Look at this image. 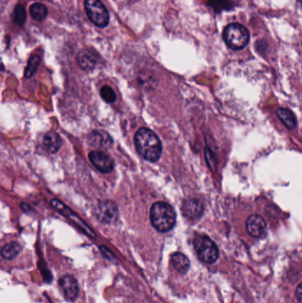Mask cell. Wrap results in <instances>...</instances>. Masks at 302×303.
I'll use <instances>...</instances> for the list:
<instances>
[{
  "label": "cell",
  "mask_w": 302,
  "mask_h": 303,
  "mask_svg": "<svg viewBox=\"0 0 302 303\" xmlns=\"http://www.w3.org/2000/svg\"><path fill=\"white\" fill-rule=\"evenodd\" d=\"M136 148L143 158L155 163L163 153V145L158 136L147 128H141L135 136Z\"/></svg>",
  "instance_id": "6da1fadb"
},
{
  "label": "cell",
  "mask_w": 302,
  "mask_h": 303,
  "mask_svg": "<svg viewBox=\"0 0 302 303\" xmlns=\"http://www.w3.org/2000/svg\"><path fill=\"white\" fill-rule=\"evenodd\" d=\"M150 219L153 226L158 232L167 233L174 228L177 222V215L171 206L160 201L152 206Z\"/></svg>",
  "instance_id": "7a4b0ae2"
},
{
  "label": "cell",
  "mask_w": 302,
  "mask_h": 303,
  "mask_svg": "<svg viewBox=\"0 0 302 303\" xmlns=\"http://www.w3.org/2000/svg\"><path fill=\"white\" fill-rule=\"evenodd\" d=\"M223 37L225 44L232 50H241L247 47L250 40L247 28L237 23L226 26L223 30Z\"/></svg>",
  "instance_id": "3957f363"
},
{
  "label": "cell",
  "mask_w": 302,
  "mask_h": 303,
  "mask_svg": "<svg viewBox=\"0 0 302 303\" xmlns=\"http://www.w3.org/2000/svg\"><path fill=\"white\" fill-rule=\"evenodd\" d=\"M194 248L200 261L209 264L217 261L219 257L218 247L209 237H197L194 239Z\"/></svg>",
  "instance_id": "277c9868"
},
{
  "label": "cell",
  "mask_w": 302,
  "mask_h": 303,
  "mask_svg": "<svg viewBox=\"0 0 302 303\" xmlns=\"http://www.w3.org/2000/svg\"><path fill=\"white\" fill-rule=\"evenodd\" d=\"M84 8L89 19L99 28H106L109 24V14L100 0H85Z\"/></svg>",
  "instance_id": "5b68a950"
},
{
  "label": "cell",
  "mask_w": 302,
  "mask_h": 303,
  "mask_svg": "<svg viewBox=\"0 0 302 303\" xmlns=\"http://www.w3.org/2000/svg\"><path fill=\"white\" fill-rule=\"evenodd\" d=\"M119 210L112 201H103L98 203L97 217L103 224H112L118 219Z\"/></svg>",
  "instance_id": "8992f818"
},
{
  "label": "cell",
  "mask_w": 302,
  "mask_h": 303,
  "mask_svg": "<svg viewBox=\"0 0 302 303\" xmlns=\"http://www.w3.org/2000/svg\"><path fill=\"white\" fill-rule=\"evenodd\" d=\"M89 159L93 166L100 172H111L115 168V163L111 157L104 152L100 151L91 152L89 154Z\"/></svg>",
  "instance_id": "52a82bcc"
},
{
  "label": "cell",
  "mask_w": 302,
  "mask_h": 303,
  "mask_svg": "<svg viewBox=\"0 0 302 303\" xmlns=\"http://www.w3.org/2000/svg\"><path fill=\"white\" fill-rule=\"evenodd\" d=\"M182 212L187 219L194 221L199 219L203 215L204 207L199 200L190 199L184 202L182 206Z\"/></svg>",
  "instance_id": "ba28073f"
},
{
  "label": "cell",
  "mask_w": 302,
  "mask_h": 303,
  "mask_svg": "<svg viewBox=\"0 0 302 303\" xmlns=\"http://www.w3.org/2000/svg\"><path fill=\"white\" fill-rule=\"evenodd\" d=\"M265 221L258 215H252L247 220V231L248 234L254 238H261L265 235Z\"/></svg>",
  "instance_id": "9c48e42d"
},
{
  "label": "cell",
  "mask_w": 302,
  "mask_h": 303,
  "mask_svg": "<svg viewBox=\"0 0 302 303\" xmlns=\"http://www.w3.org/2000/svg\"><path fill=\"white\" fill-rule=\"evenodd\" d=\"M61 286L65 298L69 301H74L78 295V284L73 276H63L60 280Z\"/></svg>",
  "instance_id": "30bf717a"
},
{
  "label": "cell",
  "mask_w": 302,
  "mask_h": 303,
  "mask_svg": "<svg viewBox=\"0 0 302 303\" xmlns=\"http://www.w3.org/2000/svg\"><path fill=\"white\" fill-rule=\"evenodd\" d=\"M51 205L53 206L59 212H61V214L65 215L66 217H68L69 219L72 220L74 224H76L79 226L80 228L84 230L89 235L94 236V234L91 232V230H90L88 226L86 224H84V222L80 219L77 215L74 214L72 210H70L68 207H66L64 204H62L61 201H58V200H52L51 201Z\"/></svg>",
  "instance_id": "8fae6325"
},
{
  "label": "cell",
  "mask_w": 302,
  "mask_h": 303,
  "mask_svg": "<svg viewBox=\"0 0 302 303\" xmlns=\"http://www.w3.org/2000/svg\"><path fill=\"white\" fill-rule=\"evenodd\" d=\"M98 58L94 51L90 49H83L78 52L77 63L84 70H93L97 64Z\"/></svg>",
  "instance_id": "7c38bea8"
},
{
  "label": "cell",
  "mask_w": 302,
  "mask_h": 303,
  "mask_svg": "<svg viewBox=\"0 0 302 303\" xmlns=\"http://www.w3.org/2000/svg\"><path fill=\"white\" fill-rule=\"evenodd\" d=\"M43 144L48 153L55 154L61 147V139L55 131L47 132L44 137Z\"/></svg>",
  "instance_id": "4fadbf2b"
},
{
  "label": "cell",
  "mask_w": 302,
  "mask_h": 303,
  "mask_svg": "<svg viewBox=\"0 0 302 303\" xmlns=\"http://www.w3.org/2000/svg\"><path fill=\"white\" fill-rule=\"evenodd\" d=\"M170 262L176 271L181 274H186L190 268L189 259L182 253H174L170 257Z\"/></svg>",
  "instance_id": "5bb4252c"
},
{
  "label": "cell",
  "mask_w": 302,
  "mask_h": 303,
  "mask_svg": "<svg viewBox=\"0 0 302 303\" xmlns=\"http://www.w3.org/2000/svg\"><path fill=\"white\" fill-rule=\"evenodd\" d=\"M277 115L279 117L280 121H282L284 124V126L288 128L289 130L293 131L297 125V120L291 110L287 108H279L277 110Z\"/></svg>",
  "instance_id": "9a60e30c"
},
{
  "label": "cell",
  "mask_w": 302,
  "mask_h": 303,
  "mask_svg": "<svg viewBox=\"0 0 302 303\" xmlns=\"http://www.w3.org/2000/svg\"><path fill=\"white\" fill-rule=\"evenodd\" d=\"M22 251L21 245L17 242H11L6 244L5 247L2 248L1 255L5 260H13L18 256Z\"/></svg>",
  "instance_id": "2e32d148"
},
{
  "label": "cell",
  "mask_w": 302,
  "mask_h": 303,
  "mask_svg": "<svg viewBox=\"0 0 302 303\" xmlns=\"http://www.w3.org/2000/svg\"><path fill=\"white\" fill-rule=\"evenodd\" d=\"M29 14L35 21L42 22L43 20L46 18L48 9L44 4L35 3L29 7Z\"/></svg>",
  "instance_id": "e0dca14e"
},
{
  "label": "cell",
  "mask_w": 302,
  "mask_h": 303,
  "mask_svg": "<svg viewBox=\"0 0 302 303\" xmlns=\"http://www.w3.org/2000/svg\"><path fill=\"white\" fill-rule=\"evenodd\" d=\"M40 61H41V59H40V57L38 56V55H33L29 59L28 67H27L26 71H25V76L26 77H30V76H32L36 73L37 68H38V66L40 64Z\"/></svg>",
  "instance_id": "ac0fdd59"
},
{
  "label": "cell",
  "mask_w": 302,
  "mask_h": 303,
  "mask_svg": "<svg viewBox=\"0 0 302 303\" xmlns=\"http://www.w3.org/2000/svg\"><path fill=\"white\" fill-rule=\"evenodd\" d=\"M26 18H27V14H26V10L24 8L23 5H16L14 11V20L15 23L19 26H23L26 21Z\"/></svg>",
  "instance_id": "d6986e66"
},
{
  "label": "cell",
  "mask_w": 302,
  "mask_h": 303,
  "mask_svg": "<svg viewBox=\"0 0 302 303\" xmlns=\"http://www.w3.org/2000/svg\"><path fill=\"white\" fill-rule=\"evenodd\" d=\"M100 95L102 97L103 99L105 101H107V103L115 102L116 100V93L114 92V90L108 86V85H105L103 86L101 90H100Z\"/></svg>",
  "instance_id": "ffe728a7"
},
{
  "label": "cell",
  "mask_w": 302,
  "mask_h": 303,
  "mask_svg": "<svg viewBox=\"0 0 302 303\" xmlns=\"http://www.w3.org/2000/svg\"><path fill=\"white\" fill-rule=\"evenodd\" d=\"M295 296H296L298 302L302 303V283L298 285L296 292H295Z\"/></svg>",
  "instance_id": "44dd1931"
},
{
  "label": "cell",
  "mask_w": 302,
  "mask_h": 303,
  "mask_svg": "<svg viewBox=\"0 0 302 303\" xmlns=\"http://www.w3.org/2000/svg\"><path fill=\"white\" fill-rule=\"evenodd\" d=\"M298 5L302 9V0H298Z\"/></svg>",
  "instance_id": "7402d4cb"
}]
</instances>
